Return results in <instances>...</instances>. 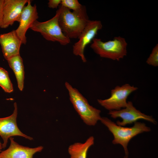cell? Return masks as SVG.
<instances>
[{
	"mask_svg": "<svg viewBox=\"0 0 158 158\" xmlns=\"http://www.w3.org/2000/svg\"><path fill=\"white\" fill-rule=\"evenodd\" d=\"M14 109L11 115L0 118V136L3 140V148L6 147L8 139L12 136H19L30 140L33 139L32 138L23 133L18 128L16 123L18 109L16 102L14 103Z\"/></svg>",
	"mask_w": 158,
	"mask_h": 158,
	"instance_id": "9c48e42d",
	"label": "cell"
},
{
	"mask_svg": "<svg viewBox=\"0 0 158 158\" xmlns=\"http://www.w3.org/2000/svg\"><path fill=\"white\" fill-rule=\"evenodd\" d=\"M108 114L114 119L118 117L121 118L122 121H118L116 123L122 126L134 123L140 119L146 120L154 124L157 123L152 116L145 114L137 109L131 101L127 102L125 108L118 110L110 111Z\"/></svg>",
	"mask_w": 158,
	"mask_h": 158,
	"instance_id": "ba28073f",
	"label": "cell"
},
{
	"mask_svg": "<svg viewBox=\"0 0 158 158\" xmlns=\"http://www.w3.org/2000/svg\"><path fill=\"white\" fill-rule=\"evenodd\" d=\"M127 45L125 39L118 36L105 42L102 41L101 39L95 38L90 47L102 58L119 61L127 55Z\"/></svg>",
	"mask_w": 158,
	"mask_h": 158,
	"instance_id": "277c9868",
	"label": "cell"
},
{
	"mask_svg": "<svg viewBox=\"0 0 158 158\" xmlns=\"http://www.w3.org/2000/svg\"><path fill=\"white\" fill-rule=\"evenodd\" d=\"M3 148L2 147V143H1L0 142V152L1 151V150Z\"/></svg>",
	"mask_w": 158,
	"mask_h": 158,
	"instance_id": "44dd1931",
	"label": "cell"
},
{
	"mask_svg": "<svg viewBox=\"0 0 158 158\" xmlns=\"http://www.w3.org/2000/svg\"><path fill=\"white\" fill-rule=\"evenodd\" d=\"M138 89L137 87L129 84L117 86L111 90L110 97L104 99H98L97 102L101 106L109 111L119 110L126 107L128 97Z\"/></svg>",
	"mask_w": 158,
	"mask_h": 158,
	"instance_id": "8992f818",
	"label": "cell"
},
{
	"mask_svg": "<svg viewBox=\"0 0 158 158\" xmlns=\"http://www.w3.org/2000/svg\"><path fill=\"white\" fill-rule=\"evenodd\" d=\"M94 143V138L90 137L84 143L77 142L70 145L68 152L71 158H87L88 151Z\"/></svg>",
	"mask_w": 158,
	"mask_h": 158,
	"instance_id": "5bb4252c",
	"label": "cell"
},
{
	"mask_svg": "<svg viewBox=\"0 0 158 158\" xmlns=\"http://www.w3.org/2000/svg\"><path fill=\"white\" fill-rule=\"evenodd\" d=\"M10 144L7 149L0 152V158H32L33 155L42 151V146L30 148L20 145L11 137L9 138Z\"/></svg>",
	"mask_w": 158,
	"mask_h": 158,
	"instance_id": "7c38bea8",
	"label": "cell"
},
{
	"mask_svg": "<svg viewBox=\"0 0 158 158\" xmlns=\"http://www.w3.org/2000/svg\"><path fill=\"white\" fill-rule=\"evenodd\" d=\"M100 121L113 135L114 138L112 143L119 144L123 146L125 158L128 157L127 146L130 140L138 134L151 130L150 128L145 123L139 122H135L132 127H126L117 125L106 117H101Z\"/></svg>",
	"mask_w": 158,
	"mask_h": 158,
	"instance_id": "7a4b0ae2",
	"label": "cell"
},
{
	"mask_svg": "<svg viewBox=\"0 0 158 158\" xmlns=\"http://www.w3.org/2000/svg\"><path fill=\"white\" fill-rule=\"evenodd\" d=\"M29 0H4L3 19L0 27L6 28L12 25L15 21L19 22L25 5Z\"/></svg>",
	"mask_w": 158,
	"mask_h": 158,
	"instance_id": "30bf717a",
	"label": "cell"
},
{
	"mask_svg": "<svg viewBox=\"0 0 158 158\" xmlns=\"http://www.w3.org/2000/svg\"><path fill=\"white\" fill-rule=\"evenodd\" d=\"M59 13L58 9L55 15L51 19L43 22L36 20L30 28L40 32L47 40L57 42L61 45L65 46L69 44L71 40L64 34L60 27L59 22Z\"/></svg>",
	"mask_w": 158,
	"mask_h": 158,
	"instance_id": "5b68a950",
	"label": "cell"
},
{
	"mask_svg": "<svg viewBox=\"0 0 158 158\" xmlns=\"http://www.w3.org/2000/svg\"><path fill=\"white\" fill-rule=\"evenodd\" d=\"M60 5L73 11L79 9L82 6L77 0H61Z\"/></svg>",
	"mask_w": 158,
	"mask_h": 158,
	"instance_id": "ac0fdd59",
	"label": "cell"
},
{
	"mask_svg": "<svg viewBox=\"0 0 158 158\" xmlns=\"http://www.w3.org/2000/svg\"><path fill=\"white\" fill-rule=\"evenodd\" d=\"M59 22L64 34L71 39L78 38L89 19L86 7L82 5L79 9L73 11L60 5Z\"/></svg>",
	"mask_w": 158,
	"mask_h": 158,
	"instance_id": "6da1fadb",
	"label": "cell"
},
{
	"mask_svg": "<svg viewBox=\"0 0 158 158\" xmlns=\"http://www.w3.org/2000/svg\"><path fill=\"white\" fill-rule=\"evenodd\" d=\"M38 18L36 5H31L30 0H29L27 5L25 6L23 9L19 22V25L15 30L22 44L26 43V32Z\"/></svg>",
	"mask_w": 158,
	"mask_h": 158,
	"instance_id": "8fae6325",
	"label": "cell"
},
{
	"mask_svg": "<svg viewBox=\"0 0 158 158\" xmlns=\"http://www.w3.org/2000/svg\"><path fill=\"white\" fill-rule=\"evenodd\" d=\"M10 67L13 71L16 77L18 87L23 90L24 87V71L23 59L20 54L14 56L7 60Z\"/></svg>",
	"mask_w": 158,
	"mask_h": 158,
	"instance_id": "9a60e30c",
	"label": "cell"
},
{
	"mask_svg": "<svg viewBox=\"0 0 158 158\" xmlns=\"http://www.w3.org/2000/svg\"><path fill=\"white\" fill-rule=\"evenodd\" d=\"M0 44L4 58L8 60L12 57L20 54L22 44L15 30L0 35Z\"/></svg>",
	"mask_w": 158,
	"mask_h": 158,
	"instance_id": "4fadbf2b",
	"label": "cell"
},
{
	"mask_svg": "<svg viewBox=\"0 0 158 158\" xmlns=\"http://www.w3.org/2000/svg\"><path fill=\"white\" fill-rule=\"evenodd\" d=\"M61 0H49L48 3L49 7L52 8H56L60 5Z\"/></svg>",
	"mask_w": 158,
	"mask_h": 158,
	"instance_id": "d6986e66",
	"label": "cell"
},
{
	"mask_svg": "<svg viewBox=\"0 0 158 158\" xmlns=\"http://www.w3.org/2000/svg\"><path fill=\"white\" fill-rule=\"evenodd\" d=\"M146 63L154 67L158 66V45L157 44L153 48L149 56L147 59Z\"/></svg>",
	"mask_w": 158,
	"mask_h": 158,
	"instance_id": "e0dca14e",
	"label": "cell"
},
{
	"mask_svg": "<svg viewBox=\"0 0 158 158\" xmlns=\"http://www.w3.org/2000/svg\"><path fill=\"white\" fill-rule=\"evenodd\" d=\"M0 86L6 92L10 93L13 91V85L8 72L1 67H0Z\"/></svg>",
	"mask_w": 158,
	"mask_h": 158,
	"instance_id": "2e32d148",
	"label": "cell"
},
{
	"mask_svg": "<svg viewBox=\"0 0 158 158\" xmlns=\"http://www.w3.org/2000/svg\"><path fill=\"white\" fill-rule=\"evenodd\" d=\"M65 85L70 101L83 122L88 126H95L101 118V111L90 105L78 90L68 82H66Z\"/></svg>",
	"mask_w": 158,
	"mask_h": 158,
	"instance_id": "3957f363",
	"label": "cell"
},
{
	"mask_svg": "<svg viewBox=\"0 0 158 158\" xmlns=\"http://www.w3.org/2000/svg\"><path fill=\"white\" fill-rule=\"evenodd\" d=\"M102 28L100 21L90 20L78 38V40L73 45V54L80 56L83 62L87 61L84 54L86 47L92 42L98 31Z\"/></svg>",
	"mask_w": 158,
	"mask_h": 158,
	"instance_id": "52a82bcc",
	"label": "cell"
},
{
	"mask_svg": "<svg viewBox=\"0 0 158 158\" xmlns=\"http://www.w3.org/2000/svg\"><path fill=\"white\" fill-rule=\"evenodd\" d=\"M4 0H0V27L2 23L3 19V7Z\"/></svg>",
	"mask_w": 158,
	"mask_h": 158,
	"instance_id": "ffe728a7",
	"label": "cell"
}]
</instances>
